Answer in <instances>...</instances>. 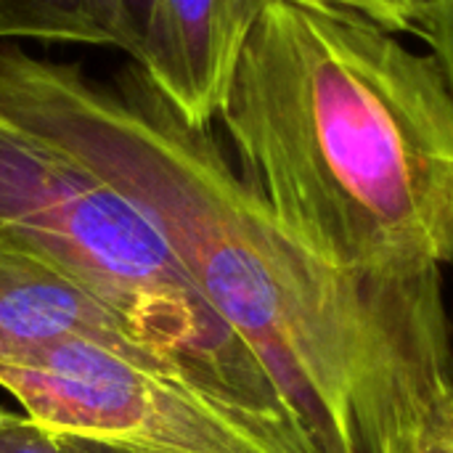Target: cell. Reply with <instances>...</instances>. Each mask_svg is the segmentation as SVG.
<instances>
[{"instance_id": "52a82bcc", "label": "cell", "mask_w": 453, "mask_h": 453, "mask_svg": "<svg viewBox=\"0 0 453 453\" xmlns=\"http://www.w3.org/2000/svg\"><path fill=\"white\" fill-rule=\"evenodd\" d=\"M117 48L101 0H0V42Z\"/></svg>"}, {"instance_id": "4fadbf2b", "label": "cell", "mask_w": 453, "mask_h": 453, "mask_svg": "<svg viewBox=\"0 0 453 453\" xmlns=\"http://www.w3.org/2000/svg\"><path fill=\"white\" fill-rule=\"evenodd\" d=\"M58 443H61V451L64 453H127L122 451V449L90 441V438H80V435H58Z\"/></svg>"}, {"instance_id": "3957f363", "label": "cell", "mask_w": 453, "mask_h": 453, "mask_svg": "<svg viewBox=\"0 0 453 453\" xmlns=\"http://www.w3.org/2000/svg\"><path fill=\"white\" fill-rule=\"evenodd\" d=\"M0 247L66 276L194 388L313 453L265 364L207 303L151 220L3 114Z\"/></svg>"}, {"instance_id": "7a4b0ae2", "label": "cell", "mask_w": 453, "mask_h": 453, "mask_svg": "<svg viewBox=\"0 0 453 453\" xmlns=\"http://www.w3.org/2000/svg\"><path fill=\"white\" fill-rule=\"evenodd\" d=\"M244 183L319 257L417 279L453 263V88L350 11L273 0L218 114Z\"/></svg>"}, {"instance_id": "9c48e42d", "label": "cell", "mask_w": 453, "mask_h": 453, "mask_svg": "<svg viewBox=\"0 0 453 453\" xmlns=\"http://www.w3.org/2000/svg\"><path fill=\"white\" fill-rule=\"evenodd\" d=\"M409 453H453V380L427 401Z\"/></svg>"}, {"instance_id": "7c38bea8", "label": "cell", "mask_w": 453, "mask_h": 453, "mask_svg": "<svg viewBox=\"0 0 453 453\" xmlns=\"http://www.w3.org/2000/svg\"><path fill=\"white\" fill-rule=\"evenodd\" d=\"M427 42L433 45V56L446 69L453 88V0H438V19Z\"/></svg>"}, {"instance_id": "6da1fadb", "label": "cell", "mask_w": 453, "mask_h": 453, "mask_svg": "<svg viewBox=\"0 0 453 453\" xmlns=\"http://www.w3.org/2000/svg\"><path fill=\"white\" fill-rule=\"evenodd\" d=\"M0 114L133 202L220 319L255 350L316 453H409L453 380L441 273L385 279L300 244L244 183L212 127L188 125L127 64L0 42Z\"/></svg>"}, {"instance_id": "8992f818", "label": "cell", "mask_w": 453, "mask_h": 453, "mask_svg": "<svg viewBox=\"0 0 453 453\" xmlns=\"http://www.w3.org/2000/svg\"><path fill=\"white\" fill-rule=\"evenodd\" d=\"M66 337L93 340L167 366L90 292L48 265L0 247V358L42 350Z\"/></svg>"}, {"instance_id": "ba28073f", "label": "cell", "mask_w": 453, "mask_h": 453, "mask_svg": "<svg viewBox=\"0 0 453 453\" xmlns=\"http://www.w3.org/2000/svg\"><path fill=\"white\" fill-rule=\"evenodd\" d=\"M295 3L350 11L377 21L380 27L395 35L414 32L425 40H430L438 19V0H295Z\"/></svg>"}, {"instance_id": "30bf717a", "label": "cell", "mask_w": 453, "mask_h": 453, "mask_svg": "<svg viewBox=\"0 0 453 453\" xmlns=\"http://www.w3.org/2000/svg\"><path fill=\"white\" fill-rule=\"evenodd\" d=\"M101 8L114 32L117 50H122L130 61H135L146 37L151 0H101Z\"/></svg>"}, {"instance_id": "277c9868", "label": "cell", "mask_w": 453, "mask_h": 453, "mask_svg": "<svg viewBox=\"0 0 453 453\" xmlns=\"http://www.w3.org/2000/svg\"><path fill=\"white\" fill-rule=\"evenodd\" d=\"M0 388L35 425L127 453H303L167 366L82 337L0 358Z\"/></svg>"}, {"instance_id": "8fae6325", "label": "cell", "mask_w": 453, "mask_h": 453, "mask_svg": "<svg viewBox=\"0 0 453 453\" xmlns=\"http://www.w3.org/2000/svg\"><path fill=\"white\" fill-rule=\"evenodd\" d=\"M0 453H64L58 435L29 417L0 411Z\"/></svg>"}, {"instance_id": "5b68a950", "label": "cell", "mask_w": 453, "mask_h": 453, "mask_svg": "<svg viewBox=\"0 0 453 453\" xmlns=\"http://www.w3.org/2000/svg\"><path fill=\"white\" fill-rule=\"evenodd\" d=\"M273 0H151L135 64L194 127H212L242 50Z\"/></svg>"}]
</instances>
